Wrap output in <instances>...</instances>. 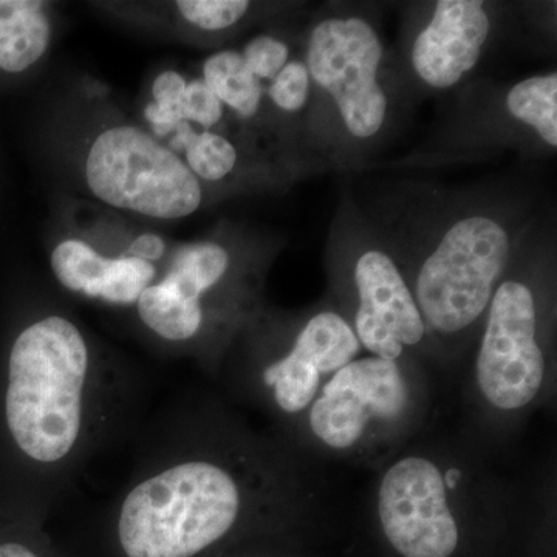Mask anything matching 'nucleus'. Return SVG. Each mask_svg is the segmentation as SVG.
Returning a JSON list of instances; mask_svg holds the SVG:
<instances>
[{
	"label": "nucleus",
	"mask_w": 557,
	"mask_h": 557,
	"mask_svg": "<svg viewBox=\"0 0 557 557\" xmlns=\"http://www.w3.org/2000/svg\"><path fill=\"white\" fill-rule=\"evenodd\" d=\"M223 104L212 94L203 79H196L186 86L185 100H183V116L186 123L194 121L203 129H211L222 120Z\"/></svg>",
	"instance_id": "4be33fe9"
},
{
	"label": "nucleus",
	"mask_w": 557,
	"mask_h": 557,
	"mask_svg": "<svg viewBox=\"0 0 557 557\" xmlns=\"http://www.w3.org/2000/svg\"><path fill=\"white\" fill-rule=\"evenodd\" d=\"M186 161L189 171L196 177L218 182L231 174L236 168L237 150L233 143L214 132H194L185 146Z\"/></svg>",
	"instance_id": "f3484780"
},
{
	"label": "nucleus",
	"mask_w": 557,
	"mask_h": 557,
	"mask_svg": "<svg viewBox=\"0 0 557 557\" xmlns=\"http://www.w3.org/2000/svg\"><path fill=\"white\" fill-rule=\"evenodd\" d=\"M478 468L435 448L394 454L381 469L373 507L384 537L403 557H453L467 507L482 504Z\"/></svg>",
	"instance_id": "20e7f679"
},
{
	"label": "nucleus",
	"mask_w": 557,
	"mask_h": 557,
	"mask_svg": "<svg viewBox=\"0 0 557 557\" xmlns=\"http://www.w3.org/2000/svg\"><path fill=\"white\" fill-rule=\"evenodd\" d=\"M164 251H166V244L161 237L156 236V234H143L134 240L124 256L145 260V262L156 265V262L163 259Z\"/></svg>",
	"instance_id": "5701e85b"
},
{
	"label": "nucleus",
	"mask_w": 557,
	"mask_h": 557,
	"mask_svg": "<svg viewBox=\"0 0 557 557\" xmlns=\"http://www.w3.org/2000/svg\"><path fill=\"white\" fill-rule=\"evenodd\" d=\"M203 81L222 104L244 119H252L258 113L263 86L239 51H219L209 57L203 65Z\"/></svg>",
	"instance_id": "4468645a"
},
{
	"label": "nucleus",
	"mask_w": 557,
	"mask_h": 557,
	"mask_svg": "<svg viewBox=\"0 0 557 557\" xmlns=\"http://www.w3.org/2000/svg\"><path fill=\"white\" fill-rule=\"evenodd\" d=\"M247 0H180L177 10L189 24L207 32L226 30L248 13Z\"/></svg>",
	"instance_id": "6ab92c4d"
},
{
	"label": "nucleus",
	"mask_w": 557,
	"mask_h": 557,
	"mask_svg": "<svg viewBox=\"0 0 557 557\" xmlns=\"http://www.w3.org/2000/svg\"><path fill=\"white\" fill-rule=\"evenodd\" d=\"M0 557H65L44 528L42 509L17 500L0 507Z\"/></svg>",
	"instance_id": "dca6fc26"
},
{
	"label": "nucleus",
	"mask_w": 557,
	"mask_h": 557,
	"mask_svg": "<svg viewBox=\"0 0 557 557\" xmlns=\"http://www.w3.org/2000/svg\"><path fill=\"white\" fill-rule=\"evenodd\" d=\"M42 9L36 0H0V69L24 72L44 57L51 28Z\"/></svg>",
	"instance_id": "ddd939ff"
},
{
	"label": "nucleus",
	"mask_w": 557,
	"mask_h": 557,
	"mask_svg": "<svg viewBox=\"0 0 557 557\" xmlns=\"http://www.w3.org/2000/svg\"><path fill=\"white\" fill-rule=\"evenodd\" d=\"M511 256V233L493 215L474 212L448 225L408 278L431 338L482 324Z\"/></svg>",
	"instance_id": "39448f33"
},
{
	"label": "nucleus",
	"mask_w": 557,
	"mask_h": 557,
	"mask_svg": "<svg viewBox=\"0 0 557 557\" xmlns=\"http://www.w3.org/2000/svg\"><path fill=\"white\" fill-rule=\"evenodd\" d=\"M482 324L472 369L478 405L496 421L525 417L537 408L552 383L536 289L522 278L505 277Z\"/></svg>",
	"instance_id": "423d86ee"
},
{
	"label": "nucleus",
	"mask_w": 557,
	"mask_h": 557,
	"mask_svg": "<svg viewBox=\"0 0 557 557\" xmlns=\"http://www.w3.org/2000/svg\"><path fill=\"white\" fill-rule=\"evenodd\" d=\"M231 256L222 245L201 242L180 248L160 281L146 288L134 309L175 304L193 311L208 324L207 300L228 281Z\"/></svg>",
	"instance_id": "f8f14e48"
},
{
	"label": "nucleus",
	"mask_w": 557,
	"mask_h": 557,
	"mask_svg": "<svg viewBox=\"0 0 557 557\" xmlns=\"http://www.w3.org/2000/svg\"><path fill=\"white\" fill-rule=\"evenodd\" d=\"M350 288L354 306L346 318L369 355L397 361L431 338L406 274L384 249L359 251Z\"/></svg>",
	"instance_id": "9d476101"
},
{
	"label": "nucleus",
	"mask_w": 557,
	"mask_h": 557,
	"mask_svg": "<svg viewBox=\"0 0 557 557\" xmlns=\"http://www.w3.org/2000/svg\"><path fill=\"white\" fill-rule=\"evenodd\" d=\"M505 106L512 120L531 127L549 148H557L556 72L519 81L508 90Z\"/></svg>",
	"instance_id": "2eb2a0df"
},
{
	"label": "nucleus",
	"mask_w": 557,
	"mask_h": 557,
	"mask_svg": "<svg viewBox=\"0 0 557 557\" xmlns=\"http://www.w3.org/2000/svg\"><path fill=\"white\" fill-rule=\"evenodd\" d=\"M381 60L379 33L362 17H325L310 33L306 65L311 83L329 95L348 134L359 141L379 135L386 123Z\"/></svg>",
	"instance_id": "1a4fd4ad"
},
{
	"label": "nucleus",
	"mask_w": 557,
	"mask_h": 557,
	"mask_svg": "<svg viewBox=\"0 0 557 557\" xmlns=\"http://www.w3.org/2000/svg\"><path fill=\"white\" fill-rule=\"evenodd\" d=\"M186 86L188 83L174 70H166L153 81V102L145 109V116L157 137L172 134L180 124L186 123L183 116Z\"/></svg>",
	"instance_id": "a211bd4d"
},
{
	"label": "nucleus",
	"mask_w": 557,
	"mask_h": 557,
	"mask_svg": "<svg viewBox=\"0 0 557 557\" xmlns=\"http://www.w3.org/2000/svg\"><path fill=\"white\" fill-rule=\"evenodd\" d=\"M242 57L252 75L262 83L276 78L277 73L288 64L289 49L282 40L262 35L247 44Z\"/></svg>",
	"instance_id": "412c9836"
},
{
	"label": "nucleus",
	"mask_w": 557,
	"mask_h": 557,
	"mask_svg": "<svg viewBox=\"0 0 557 557\" xmlns=\"http://www.w3.org/2000/svg\"><path fill=\"white\" fill-rule=\"evenodd\" d=\"M292 458L233 424L183 428L112 505V557H208L302 504Z\"/></svg>",
	"instance_id": "f257e3e1"
},
{
	"label": "nucleus",
	"mask_w": 557,
	"mask_h": 557,
	"mask_svg": "<svg viewBox=\"0 0 557 557\" xmlns=\"http://www.w3.org/2000/svg\"><path fill=\"white\" fill-rule=\"evenodd\" d=\"M490 32L485 3L442 0L413 40V72L432 89H450L478 65Z\"/></svg>",
	"instance_id": "9b49d317"
},
{
	"label": "nucleus",
	"mask_w": 557,
	"mask_h": 557,
	"mask_svg": "<svg viewBox=\"0 0 557 557\" xmlns=\"http://www.w3.org/2000/svg\"><path fill=\"white\" fill-rule=\"evenodd\" d=\"M424 405L426 392L408 359L359 355L322 386L295 431L329 456H375L399 448Z\"/></svg>",
	"instance_id": "7ed1b4c3"
},
{
	"label": "nucleus",
	"mask_w": 557,
	"mask_h": 557,
	"mask_svg": "<svg viewBox=\"0 0 557 557\" xmlns=\"http://www.w3.org/2000/svg\"><path fill=\"white\" fill-rule=\"evenodd\" d=\"M86 178L104 203L148 218H188L201 205L196 175L137 127H112L98 135L87 156Z\"/></svg>",
	"instance_id": "0eeeda50"
},
{
	"label": "nucleus",
	"mask_w": 557,
	"mask_h": 557,
	"mask_svg": "<svg viewBox=\"0 0 557 557\" xmlns=\"http://www.w3.org/2000/svg\"><path fill=\"white\" fill-rule=\"evenodd\" d=\"M120 379L106 372L83 330L62 314L25 325L0 379V443L42 508L101 442L119 408Z\"/></svg>",
	"instance_id": "f03ea898"
},
{
	"label": "nucleus",
	"mask_w": 557,
	"mask_h": 557,
	"mask_svg": "<svg viewBox=\"0 0 557 557\" xmlns=\"http://www.w3.org/2000/svg\"><path fill=\"white\" fill-rule=\"evenodd\" d=\"M311 79L306 62L288 61L276 78L271 81L269 97L278 109L296 113L306 108L310 97Z\"/></svg>",
	"instance_id": "aec40b11"
},
{
	"label": "nucleus",
	"mask_w": 557,
	"mask_h": 557,
	"mask_svg": "<svg viewBox=\"0 0 557 557\" xmlns=\"http://www.w3.org/2000/svg\"><path fill=\"white\" fill-rule=\"evenodd\" d=\"M362 351L346 314L332 309L314 311L287 346L262 355L237 383L274 420L295 429L322 386Z\"/></svg>",
	"instance_id": "6e6552de"
}]
</instances>
